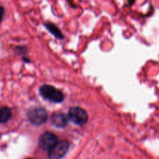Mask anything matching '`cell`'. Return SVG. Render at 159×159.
<instances>
[{
	"instance_id": "cell-1",
	"label": "cell",
	"mask_w": 159,
	"mask_h": 159,
	"mask_svg": "<svg viewBox=\"0 0 159 159\" xmlns=\"http://www.w3.org/2000/svg\"><path fill=\"white\" fill-rule=\"evenodd\" d=\"M40 93L45 99L53 102H61L64 99L63 93L51 85H44L40 87Z\"/></svg>"
},
{
	"instance_id": "cell-2",
	"label": "cell",
	"mask_w": 159,
	"mask_h": 159,
	"mask_svg": "<svg viewBox=\"0 0 159 159\" xmlns=\"http://www.w3.org/2000/svg\"><path fill=\"white\" fill-rule=\"evenodd\" d=\"M27 118L31 124L40 125L48 120V113L43 108L34 107L28 111Z\"/></svg>"
},
{
	"instance_id": "cell-3",
	"label": "cell",
	"mask_w": 159,
	"mask_h": 159,
	"mask_svg": "<svg viewBox=\"0 0 159 159\" xmlns=\"http://www.w3.org/2000/svg\"><path fill=\"white\" fill-rule=\"evenodd\" d=\"M68 118L74 124L82 126L88 121V114L82 108L75 107L70 109L68 112Z\"/></svg>"
},
{
	"instance_id": "cell-4",
	"label": "cell",
	"mask_w": 159,
	"mask_h": 159,
	"mask_svg": "<svg viewBox=\"0 0 159 159\" xmlns=\"http://www.w3.org/2000/svg\"><path fill=\"white\" fill-rule=\"evenodd\" d=\"M57 142V138L51 132H45L39 138V146L44 151H50Z\"/></svg>"
},
{
	"instance_id": "cell-5",
	"label": "cell",
	"mask_w": 159,
	"mask_h": 159,
	"mask_svg": "<svg viewBox=\"0 0 159 159\" xmlns=\"http://www.w3.org/2000/svg\"><path fill=\"white\" fill-rule=\"evenodd\" d=\"M68 147L69 144L68 141H57V144L49 151V158L51 159H60L68 152Z\"/></svg>"
},
{
	"instance_id": "cell-6",
	"label": "cell",
	"mask_w": 159,
	"mask_h": 159,
	"mask_svg": "<svg viewBox=\"0 0 159 159\" xmlns=\"http://www.w3.org/2000/svg\"><path fill=\"white\" fill-rule=\"evenodd\" d=\"M51 121L54 126L57 127H65L68 125V116L63 113L61 112H57V113H54L51 115Z\"/></svg>"
},
{
	"instance_id": "cell-7",
	"label": "cell",
	"mask_w": 159,
	"mask_h": 159,
	"mask_svg": "<svg viewBox=\"0 0 159 159\" xmlns=\"http://www.w3.org/2000/svg\"><path fill=\"white\" fill-rule=\"evenodd\" d=\"M12 116V111L7 107H3L0 108V123L4 124L7 122Z\"/></svg>"
},
{
	"instance_id": "cell-8",
	"label": "cell",
	"mask_w": 159,
	"mask_h": 159,
	"mask_svg": "<svg viewBox=\"0 0 159 159\" xmlns=\"http://www.w3.org/2000/svg\"><path fill=\"white\" fill-rule=\"evenodd\" d=\"M45 26L47 27V29L54 36V37H57L59 39L63 38V34L59 30L58 28L55 26V25L52 24V23H46Z\"/></svg>"
},
{
	"instance_id": "cell-9",
	"label": "cell",
	"mask_w": 159,
	"mask_h": 159,
	"mask_svg": "<svg viewBox=\"0 0 159 159\" xmlns=\"http://www.w3.org/2000/svg\"><path fill=\"white\" fill-rule=\"evenodd\" d=\"M3 15H4V8L0 6V23H1L2 20Z\"/></svg>"
},
{
	"instance_id": "cell-10",
	"label": "cell",
	"mask_w": 159,
	"mask_h": 159,
	"mask_svg": "<svg viewBox=\"0 0 159 159\" xmlns=\"http://www.w3.org/2000/svg\"><path fill=\"white\" fill-rule=\"evenodd\" d=\"M134 1L135 0H127V5H129V6H131V5L134 2Z\"/></svg>"
}]
</instances>
